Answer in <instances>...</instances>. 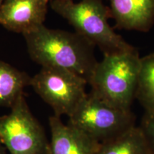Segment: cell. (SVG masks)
I'll return each instance as SVG.
<instances>
[{
	"label": "cell",
	"mask_w": 154,
	"mask_h": 154,
	"mask_svg": "<svg viewBox=\"0 0 154 154\" xmlns=\"http://www.w3.org/2000/svg\"><path fill=\"white\" fill-rule=\"evenodd\" d=\"M23 36L30 57L42 67L66 69L88 82L98 61L95 46L84 36L44 25Z\"/></svg>",
	"instance_id": "6da1fadb"
},
{
	"label": "cell",
	"mask_w": 154,
	"mask_h": 154,
	"mask_svg": "<svg viewBox=\"0 0 154 154\" xmlns=\"http://www.w3.org/2000/svg\"><path fill=\"white\" fill-rule=\"evenodd\" d=\"M50 5L57 14L68 21L76 33L99 47L103 54L135 49L109 24L110 10L103 0H80L79 2L51 0Z\"/></svg>",
	"instance_id": "7a4b0ae2"
},
{
	"label": "cell",
	"mask_w": 154,
	"mask_h": 154,
	"mask_svg": "<svg viewBox=\"0 0 154 154\" xmlns=\"http://www.w3.org/2000/svg\"><path fill=\"white\" fill-rule=\"evenodd\" d=\"M140 58L136 49L103 54L88 80L91 93L116 106L131 109L136 99Z\"/></svg>",
	"instance_id": "3957f363"
},
{
	"label": "cell",
	"mask_w": 154,
	"mask_h": 154,
	"mask_svg": "<svg viewBox=\"0 0 154 154\" xmlns=\"http://www.w3.org/2000/svg\"><path fill=\"white\" fill-rule=\"evenodd\" d=\"M70 125L100 143L118 137L135 126L131 109L113 106L87 93L74 112L69 116Z\"/></svg>",
	"instance_id": "277c9868"
},
{
	"label": "cell",
	"mask_w": 154,
	"mask_h": 154,
	"mask_svg": "<svg viewBox=\"0 0 154 154\" xmlns=\"http://www.w3.org/2000/svg\"><path fill=\"white\" fill-rule=\"evenodd\" d=\"M0 141L9 154H49L47 135L24 95L11 107L9 113L0 117Z\"/></svg>",
	"instance_id": "5b68a950"
},
{
	"label": "cell",
	"mask_w": 154,
	"mask_h": 154,
	"mask_svg": "<svg viewBox=\"0 0 154 154\" xmlns=\"http://www.w3.org/2000/svg\"><path fill=\"white\" fill-rule=\"evenodd\" d=\"M88 82L68 70L42 67L31 79L36 93L53 109L54 115L69 116L86 96Z\"/></svg>",
	"instance_id": "8992f818"
},
{
	"label": "cell",
	"mask_w": 154,
	"mask_h": 154,
	"mask_svg": "<svg viewBox=\"0 0 154 154\" xmlns=\"http://www.w3.org/2000/svg\"><path fill=\"white\" fill-rule=\"evenodd\" d=\"M50 0H5L0 8V24L7 29L29 33L44 25Z\"/></svg>",
	"instance_id": "52a82bcc"
},
{
	"label": "cell",
	"mask_w": 154,
	"mask_h": 154,
	"mask_svg": "<svg viewBox=\"0 0 154 154\" xmlns=\"http://www.w3.org/2000/svg\"><path fill=\"white\" fill-rule=\"evenodd\" d=\"M51 141L49 154H96L100 143L69 124L61 121L60 117H49Z\"/></svg>",
	"instance_id": "ba28073f"
},
{
	"label": "cell",
	"mask_w": 154,
	"mask_h": 154,
	"mask_svg": "<svg viewBox=\"0 0 154 154\" xmlns=\"http://www.w3.org/2000/svg\"><path fill=\"white\" fill-rule=\"evenodd\" d=\"M118 29L147 32L154 25V0H108Z\"/></svg>",
	"instance_id": "9c48e42d"
},
{
	"label": "cell",
	"mask_w": 154,
	"mask_h": 154,
	"mask_svg": "<svg viewBox=\"0 0 154 154\" xmlns=\"http://www.w3.org/2000/svg\"><path fill=\"white\" fill-rule=\"evenodd\" d=\"M96 154H153L139 126L100 144Z\"/></svg>",
	"instance_id": "30bf717a"
},
{
	"label": "cell",
	"mask_w": 154,
	"mask_h": 154,
	"mask_svg": "<svg viewBox=\"0 0 154 154\" xmlns=\"http://www.w3.org/2000/svg\"><path fill=\"white\" fill-rule=\"evenodd\" d=\"M31 77L8 63L0 61V106L11 108L26 86H30Z\"/></svg>",
	"instance_id": "8fae6325"
},
{
	"label": "cell",
	"mask_w": 154,
	"mask_h": 154,
	"mask_svg": "<svg viewBox=\"0 0 154 154\" xmlns=\"http://www.w3.org/2000/svg\"><path fill=\"white\" fill-rule=\"evenodd\" d=\"M136 99L147 113H154V53L140 58Z\"/></svg>",
	"instance_id": "7c38bea8"
},
{
	"label": "cell",
	"mask_w": 154,
	"mask_h": 154,
	"mask_svg": "<svg viewBox=\"0 0 154 154\" xmlns=\"http://www.w3.org/2000/svg\"><path fill=\"white\" fill-rule=\"evenodd\" d=\"M139 127L152 153L154 154V113L145 112Z\"/></svg>",
	"instance_id": "4fadbf2b"
},
{
	"label": "cell",
	"mask_w": 154,
	"mask_h": 154,
	"mask_svg": "<svg viewBox=\"0 0 154 154\" xmlns=\"http://www.w3.org/2000/svg\"><path fill=\"white\" fill-rule=\"evenodd\" d=\"M0 154H7V149L2 144L0 146Z\"/></svg>",
	"instance_id": "5bb4252c"
},
{
	"label": "cell",
	"mask_w": 154,
	"mask_h": 154,
	"mask_svg": "<svg viewBox=\"0 0 154 154\" xmlns=\"http://www.w3.org/2000/svg\"><path fill=\"white\" fill-rule=\"evenodd\" d=\"M5 0H0V8H1V7L2 6L3 3L5 2Z\"/></svg>",
	"instance_id": "9a60e30c"
},
{
	"label": "cell",
	"mask_w": 154,
	"mask_h": 154,
	"mask_svg": "<svg viewBox=\"0 0 154 154\" xmlns=\"http://www.w3.org/2000/svg\"><path fill=\"white\" fill-rule=\"evenodd\" d=\"M50 1H51V0H50ZM63 1H74V0H63Z\"/></svg>",
	"instance_id": "2e32d148"
},
{
	"label": "cell",
	"mask_w": 154,
	"mask_h": 154,
	"mask_svg": "<svg viewBox=\"0 0 154 154\" xmlns=\"http://www.w3.org/2000/svg\"><path fill=\"white\" fill-rule=\"evenodd\" d=\"M2 145V143H1V141H0V146H1Z\"/></svg>",
	"instance_id": "e0dca14e"
}]
</instances>
